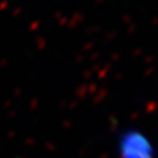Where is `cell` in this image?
Here are the masks:
<instances>
[{
  "label": "cell",
  "instance_id": "6da1fadb",
  "mask_svg": "<svg viewBox=\"0 0 158 158\" xmlns=\"http://www.w3.org/2000/svg\"><path fill=\"white\" fill-rule=\"evenodd\" d=\"M116 151L118 158H156L151 141L136 128L123 129L117 135Z\"/></svg>",
  "mask_w": 158,
  "mask_h": 158
}]
</instances>
